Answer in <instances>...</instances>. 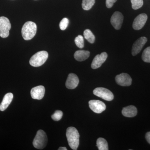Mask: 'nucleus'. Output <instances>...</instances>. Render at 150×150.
<instances>
[{
  "mask_svg": "<svg viewBox=\"0 0 150 150\" xmlns=\"http://www.w3.org/2000/svg\"><path fill=\"white\" fill-rule=\"evenodd\" d=\"M45 93V88L43 86L33 88L30 91L31 97L34 99L41 100L43 98Z\"/></svg>",
  "mask_w": 150,
  "mask_h": 150,
  "instance_id": "4468645a",
  "label": "nucleus"
},
{
  "mask_svg": "<svg viewBox=\"0 0 150 150\" xmlns=\"http://www.w3.org/2000/svg\"><path fill=\"white\" fill-rule=\"evenodd\" d=\"M79 80L76 75L73 73H71L68 76L66 86L67 88L69 89H74L76 88L79 85Z\"/></svg>",
  "mask_w": 150,
  "mask_h": 150,
  "instance_id": "ddd939ff",
  "label": "nucleus"
},
{
  "mask_svg": "<svg viewBox=\"0 0 150 150\" xmlns=\"http://www.w3.org/2000/svg\"><path fill=\"white\" fill-rule=\"evenodd\" d=\"M143 61L146 63H150V47H148L144 50L142 55Z\"/></svg>",
  "mask_w": 150,
  "mask_h": 150,
  "instance_id": "412c9836",
  "label": "nucleus"
},
{
  "mask_svg": "<svg viewBox=\"0 0 150 150\" xmlns=\"http://www.w3.org/2000/svg\"><path fill=\"white\" fill-rule=\"evenodd\" d=\"M75 43L76 45L80 48H83L84 47L83 38L81 35H79L75 38Z\"/></svg>",
  "mask_w": 150,
  "mask_h": 150,
  "instance_id": "5701e85b",
  "label": "nucleus"
},
{
  "mask_svg": "<svg viewBox=\"0 0 150 150\" xmlns=\"http://www.w3.org/2000/svg\"><path fill=\"white\" fill-rule=\"evenodd\" d=\"M147 41V38L142 37L136 40L133 44L132 48V54L135 56L140 53L145 44Z\"/></svg>",
  "mask_w": 150,
  "mask_h": 150,
  "instance_id": "9b49d317",
  "label": "nucleus"
},
{
  "mask_svg": "<svg viewBox=\"0 0 150 150\" xmlns=\"http://www.w3.org/2000/svg\"><path fill=\"white\" fill-rule=\"evenodd\" d=\"M148 16L145 13L139 15L134 19L133 23V27L136 30H139L142 28L146 24Z\"/></svg>",
  "mask_w": 150,
  "mask_h": 150,
  "instance_id": "9d476101",
  "label": "nucleus"
},
{
  "mask_svg": "<svg viewBox=\"0 0 150 150\" xmlns=\"http://www.w3.org/2000/svg\"><path fill=\"white\" fill-rule=\"evenodd\" d=\"M37 32V25L32 21L26 22L21 30L22 37L24 40H31L35 36Z\"/></svg>",
  "mask_w": 150,
  "mask_h": 150,
  "instance_id": "f03ea898",
  "label": "nucleus"
},
{
  "mask_svg": "<svg viewBox=\"0 0 150 150\" xmlns=\"http://www.w3.org/2000/svg\"><path fill=\"white\" fill-rule=\"evenodd\" d=\"M95 3V0H83L82 6L84 10L88 11L92 8Z\"/></svg>",
  "mask_w": 150,
  "mask_h": 150,
  "instance_id": "aec40b11",
  "label": "nucleus"
},
{
  "mask_svg": "<svg viewBox=\"0 0 150 150\" xmlns=\"http://www.w3.org/2000/svg\"><path fill=\"white\" fill-rule=\"evenodd\" d=\"M69 24V20L67 18H65L61 21V22L59 24L60 29L62 30H65L68 27V25Z\"/></svg>",
  "mask_w": 150,
  "mask_h": 150,
  "instance_id": "393cba45",
  "label": "nucleus"
},
{
  "mask_svg": "<svg viewBox=\"0 0 150 150\" xmlns=\"http://www.w3.org/2000/svg\"><path fill=\"white\" fill-rule=\"evenodd\" d=\"M48 54L46 51H40L34 54L30 58V64L33 67H37L43 65L48 59Z\"/></svg>",
  "mask_w": 150,
  "mask_h": 150,
  "instance_id": "7ed1b4c3",
  "label": "nucleus"
},
{
  "mask_svg": "<svg viewBox=\"0 0 150 150\" xmlns=\"http://www.w3.org/2000/svg\"><path fill=\"white\" fill-rule=\"evenodd\" d=\"M93 93L95 95L107 101H111L114 98L113 93L109 90L104 88H97L94 90Z\"/></svg>",
  "mask_w": 150,
  "mask_h": 150,
  "instance_id": "423d86ee",
  "label": "nucleus"
},
{
  "mask_svg": "<svg viewBox=\"0 0 150 150\" xmlns=\"http://www.w3.org/2000/svg\"><path fill=\"white\" fill-rule=\"evenodd\" d=\"M122 114L126 117H134L137 114V108L134 105H129L123 108L122 110Z\"/></svg>",
  "mask_w": 150,
  "mask_h": 150,
  "instance_id": "dca6fc26",
  "label": "nucleus"
},
{
  "mask_svg": "<svg viewBox=\"0 0 150 150\" xmlns=\"http://www.w3.org/2000/svg\"><path fill=\"white\" fill-rule=\"evenodd\" d=\"M146 139L148 143L150 144V132H148L146 134Z\"/></svg>",
  "mask_w": 150,
  "mask_h": 150,
  "instance_id": "bb28decb",
  "label": "nucleus"
},
{
  "mask_svg": "<svg viewBox=\"0 0 150 150\" xmlns=\"http://www.w3.org/2000/svg\"><path fill=\"white\" fill-rule=\"evenodd\" d=\"M89 51L85 50H79L74 54L75 59L78 62H83L88 59L90 56Z\"/></svg>",
  "mask_w": 150,
  "mask_h": 150,
  "instance_id": "f3484780",
  "label": "nucleus"
},
{
  "mask_svg": "<svg viewBox=\"0 0 150 150\" xmlns=\"http://www.w3.org/2000/svg\"><path fill=\"white\" fill-rule=\"evenodd\" d=\"M108 57L106 52H103L100 54H98L94 58L92 62L91 67L93 69H98L101 67L103 64L105 62Z\"/></svg>",
  "mask_w": 150,
  "mask_h": 150,
  "instance_id": "f8f14e48",
  "label": "nucleus"
},
{
  "mask_svg": "<svg viewBox=\"0 0 150 150\" xmlns=\"http://www.w3.org/2000/svg\"><path fill=\"white\" fill-rule=\"evenodd\" d=\"M117 0H106V6L108 8H111Z\"/></svg>",
  "mask_w": 150,
  "mask_h": 150,
  "instance_id": "a878e982",
  "label": "nucleus"
},
{
  "mask_svg": "<svg viewBox=\"0 0 150 150\" xmlns=\"http://www.w3.org/2000/svg\"><path fill=\"white\" fill-rule=\"evenodd\" d=\"M48 142L47 135L44 131L40 130L38 131L36 136L33 142V146L38 149H43Z\"/></svg>",
  "mask_w": 150,
  "mask_h": 150,
  "instance_id": "20e7f679",
  "label": "nucleus"
},
{
  "mask_svg": "<svg viewBox=\"0 0 150 150\" xmlns=\"http://www.w3.org/2000/svg\"><path fill=\"white\" fill-rule=\"evenodd\" d=\"M11 28V24L8 19L5 17H0V36L3 38L8 37Z\"/></svg>",
  "mask_w": 150,
  "mask_h": 150,
  "instance_id": "39448f33",
  "label": "nucleus"
},
{
  "mask_svg": "<svg viewBox=\"0 0 150 150\" xmlns=\"http://www.w3.org/2000/svg\"><path fill=\"white\" fill-rule=\"evenodd\" d=\"M97 146L99 150H108V144L106 140L102 138H99L97 140Z\"/></svg>",
  "mask_w": 150,
  "mask_h": 150,
  "instance_id": "a211bd4d",
  "label": "nucleus"
},
{
  "mask_svg": "<svg viewBox=\"0 0 150 150\" xmlns=\"http://www.w3.org/2000/svg\"><path fill=\"white\" fill-rule=\"evenodd\" d=\"M123 21V16L120 12L116 11L112 14L110 19V23L115 29L119 30L121 28Z\"/></svg>",
  "mask_w": 150,
  "mask_h": 150,
  "instance_id": "6e6552de",
  "label": "nucleus"
},
{
  "mask_svg": "<svg viewBox=\"0 0 150 150\" xmlns=\"http://www.w3.org/2000/svg\"><path fill=\"white\" fill-rule=\"evenodd\" d=\"M84 37L91 43H93L95 41V37L90 30L87 29L83 32Z\"/></svg>",
  "mask_w": 150,
  "mask_h": 150,
  "instance_id": "6ab92c4d",
  "label": "nucleus"
},
{
  "mask_svg": "<svg viewBox=\"0 0 150 150\" xmlns=\"http://www.w3.org/2000/svg\"><path fill=\"white\" fill-rule=\"evenodd\" d=\"M132 7L134 10H137L142 7L144 4L143 0H131Z\"/></svg>",
  "mask_w": 150,
  "mask_h": 150,
  "instance_id": "4be33fe9",
  "label": "nucleus"
},
{
  "mask_svg": "<svg viewBox=\"0 0 150 150\" xmlns=\"http://www.w3.org/2000/svg\"><path fill=\"white\" fill-rule=\"evenodd\" d=\"M13 95L11 93L6 94L3 98L2 102L0 104V110L4 111L8 107L13 99Z\"/></svg>",
  "mask_w": 150,
  "mask_h": 150,
  "instance_id": "2eb2a0df",
  "label": "nucleus"
},
{
  "mask_svg": "<svg viewBox=\"0 0 150 150\" xmlns=\"http://www.w3.org/2000/svg\"><path fill=\"white\" fill-rule=\"evenodd\" d=\"M58 150H67V149L65 147H61L59 148Z\"/></svg>",
  "mask_w": 150,
  "mask_h": 150,
  "instance_id": "cd10ccee",
  "label": "nucleus"
},
{
  "mask_svg": "<svg viewBox=\"0 0 150 150\" xmlns=\"http://www.w3.org/2000/svg\"><path fill=\"white\" fill-rule=\"evenodd\" d=\"M115 80L116 83L123 86H130L132 83V79L128 74L126 73H122L117 75Z\"/></svg>",
  "mask_w": 150,
  "mask_h": 150,
  "instance_id": "1a4fd4ad",
  "label": "nucleus"
},
{
  "mask_svg": "<svg viewBox=\"0 0 150 150\" xmlns=\"http://www.w3.org/2000/svg\"><path fill=\"white\" fill-rule=\"evenodd\" d=\"M90 108L94 112L97 113H101L106 109V105L104 103L99 100H93L89 101Z\"/></svg>",
  "mask_w": 150,
  "mask_h": 150,
  "instance_id": "0eeeda50",
  "label": "nucleus"
},
{
  "mask_svg": "<svg viewBox=\"0 0 150 150\" xmlns=\"http://www.w3.org/2000/svg\"><path fill=\"white\" fill-rule=\"evenodd\" d=\"M63 112L61 110H57L55 111L53 115L51 116V118L54 121H59L63 117Z\"/></svg>",
  "mask_w": 150,
  "mask_h": 150,
  "instance_id": "b1692460",
  "label": "nucleus"
},
{
  "mask_svg": "<svg viewBox=\"0 0 150 150\" xmlns=\"http://www.w3.org/2000/svg\"><path fill=\"white\" fill-rule=\"evenodd\" d=\"M68 144L73 150H77L79 145L80 135L76 129L74 127H69L66 133Z\"/></svg>",
  "mask_w": 150,
  "mask_h": 150,
  "instance_id": "f257e3e1",
  "label": "nucleus"
}]
</instances>
